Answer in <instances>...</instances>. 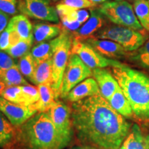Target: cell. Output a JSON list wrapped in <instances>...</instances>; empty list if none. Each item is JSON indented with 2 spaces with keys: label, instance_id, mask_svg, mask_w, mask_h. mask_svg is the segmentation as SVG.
Segmentation results:
<instances>
[{
  "label": "cell",
  "instance_id": "1",
  "mask_svg": "<svg viewBox=\"0 0 149 149\" xmlns=\"http://www.w3.org/2000/svg\"><path fill=\"white\" fill-rule=\"evenodd\" d=\"M71 120L77 138L100 149H120L131 128L101 94L72 103Z\"/></svg>",
  "mask_w": 149,
  "mask_h": 149
},
{
  "label": "cell",
  "instance_id": "2",
  "mask_svg": "<svg viewBox=\"0 0 149 149\" xmlns=\"http://www.w3.org/2000/svg\"><path fill=\"white\" fill-rule=\"evenodd\" d=\"M18 128L16 140L22 149H64L68 146L47 113L34 115Z\"/></svg>",
  "mask_w": 149,
  "mask_h": 149
},
{
  "label": "cell",
  "instance_id": "3",
  "mask_svg": "<svg viewBox=\"0 0 149 149\" xmlns=\"http://www.w3.org/2000/svg\"><path fill=\"white\" fill-rule=\"evenodd\" d=\"M111 72L129 102L133 115L139 120H149L148 76L123 64L112 67Z\"/></svg>",
  "mask_w": 149,
  "mask_h": 149
},
{
  "label": "cell",
  "instance_id": "4",
  "mask_svg": "<svg viewBox=\"0 0 149 149\" xmlns=\"http://www.w3.org/2000/svg\"><path fill=\"white\" fill-rule=\"evenodd\" d=\"M72 42L71 34L62 29V32L57 37L52 57V86L57 99L61 95L63 77L70 55H71Z\"/></svg>",
  "mask_w": 149,
  "mask_h": 149
},
{
  "label": "cell",
  "instance_id": "5",
  "mask_svg": "<svg viewBox=\"0 0 149 149\" xmlns=\"http://www.w3.org/2000/svg\"><path fill=\"white\" fill-rule=\"evenodd\" d=\"M98 12L116 25L139 32L144 30L135 15L133 6L127 1H107L99 7Z\"/></svg>",
  "mask_w": 149,
  "mask_h": 149
},
{
  "label": "cell",
  "instance_id": "6",
  "mask_svg": "<svg viewBox=\"0 0 149 149\" xmlns=\"http://www.w3.org/2000/svg\"><path fill=\"white\" fill-rule=\"evenodd\" d=\"M95 37L113 41L127 52L137 51L146 42V37L141 32L120 26L105 28L97 33Z\"/></svg>",
  "mask_w": 149,
  "mask_h": 149
},
{
  "label": "cell",
  "instance_id": "7",
  "mask_svg": "<svg viewBox=\"0 0 149 149\" xmlns=\"http://www.w3.org/2000/svg\"><path fill=\"white\" fill-rule=\"evenodd\" d=\"M93 75L92 70L75 54H71L68 59L61 88V96L64 98L74 87Z\"/></svg>",
  "mask_w": 149,
  "mask_h": 149
},
{
  "label": "cell",
  "instance_id": "8",
  "mask_svg": "<svg viewBox=\"0 0 149 149\" xmlns=\"http://www.w3.org/2000/svg\"><path fill=\"white\" fill-rule=\"evenodd\" d=\"M71 54H75L91 69L104 68L105 67H116L122 63L114 59H109L99 53L88 43L72 39Z\"/></svg>",
  "mask_w": 149,
  "mask_h": 149
},
{
  "label": "cell",
  "instance_id": "9",
  "mask_svg": "<svg viewBox=\"0 0 149 149\" xmlns=\"http://www.w3.org/2000/svg\"><path fill=\"white\" fill-rule=\"evenodd\" d=\"M18 10L24 15L42 21L58 22L56 8L50 0H19Z\"/></svg>",
  "mask_w": 149,
  "mask_h": 149
},
{
  "label": "cell",
  "instance_id": "10",
  "mask_svg": "<svg viewBox=\"0 0 149 149\" xmlns=\"http://www.w3.org/2000/svg\"><path fill=\"white\" fill-rule=\"evenodd\" d=\"M46 113L51 117L61 137L68 145L69 144L73 136L71 109L63 102L57 100Z\"/></svg>",
  "mask_w": 149,
  "mask_h": 149
},
{
  "label": "cell",
  "instance_id": "11",
  "mask_svg": "<svg viewBox=\"0 0 149 149\" xmlns=\"http://www.w3.org/2000/svg\"><path fill=\"white\" fill-rule=\"evenodd\" d=\"M0 111L15 127L21 126L37 112L30 106L13 103L1 97H0Z\"/></svg>",
  "mask_w": 149,
  "mask_h": 149
},
{
  "label": "cell",
  "instance_id": "12",
  "mask_svg": "<svg viewBox=\"0 0 149 149\" xmlns=\"http://www.w3.org/2000/svg\"><path fill=\"white\" fill-rule=\"evenodd\" d=\"M93 76L97 83L100 94L104 99L109 100L120 86L112 72L104 68L93 69Z\"/></svg>",
  "mask_w": 149,
  "mask_h": 149
},
{
  "label": "cell",
  "instance_id": "13",
  "mask_svg": "<svg viewBox=\"0 0 149 149\" xmlns=\"http://www.w3.org/2000/svg\"><path fill=\"white\" fill-rule=\"evenodd\" d=\"M86 42L99 53L109 58H122L127 54V51L122 46L113 41L91 37L86 40Z\"/></svg>",
  "mask_w": 149,
  "mask_h": 149
},
{
  "label": "cell",
  "instance_id": "14",
  "mask_svg": "<svg viewBox=\"0 0 149 149\" xmlns=\"http://www.w3.org/2000/svg\"><path fill=\"white\" fill-rule=\"evenodd\" d=\"M100 94V91L95 79L89 77L74 87L65 98L74 103L83 99Z\"/></svg>",
  "mask_w": 149,
  "mask_h": 149
},
{
  "label": "cell",
  "instance_id": "15",
  "mask_svg": "<svg viewBox=\"0 0 149 149\" xmlns=\"http://www.w3.org/2000/svg\"><path fill=\"white\" fill-rule=\"evenodd\" d=\"M104 24L102 17L95 11H91V17L77 31L72 33V39L81 42L93 37V35L101 29Z\"/></svg>",
  "mask_w": 149,
  "mask_h": 149
},
{
  "label": "cell",
  "instance_id": "16",
  "mask_svg": "<svg viewBox=\"0 0 149 149\" xmlns=\"http://www.w3.org/2000/svg\"><path fill=\"white\" fill-rule=\"evenodd\" d=\"M120 149H149V134L144 133L137 124H133Z\"/></svg>",
  "mask_w": 149,
  "mask_h": 149
},
{
  "label": "cell",
  "instance_id": "17",
  "mask_svg": "<svg viewBox=\"0 0 149 149\" xmlns=\"http://www.w3.org/2000/svg\"><path fill=\"white\" fill-rule=\"evenodd\" d=\"M37 87L40 94V100L30 107L40 113H46L58 99L56 97L55 93L51 84H42L38 85Z\"/></svg>",
  "mask_w": 149,
  "mask_h": 149
},
{
  "label": "cell",
  "instance_id": "18",
  "mask_svg": "<svg viewBox=\"0 0 149 149\" xmlns=\"http://www.w3.org/2000/svg\"><path fill=\"white\" fill-rule=\"evenodd\" d=\"M62 32L60 24L38 23L33 26V42L35 44L45 42L58 37Z\"/></svg>",
  "mask_w": 149,
  "mask_h": 149
},
{
  "label": "cell",
  "instance_id": "19",
  "mask_svg": "<svg viewBox=\"0 0 149 149\" xmlns=\"http://www.w3.org/2000/svg\"><path fill=\"white\" fill-rule=\"evenodd\" d=\"M8 25L17 33L22 40L33 42V28L27 16L17 15L10 19Z\"/></svg>",
  "mask_w": 149,
  "mask_h": 149
},
{
  "label": "cell",
  "instance_id": "20",
  "mask_svg": "<svg viewBox=\"0 0 149 149\" xmlns=\"http://www.w3.org/2000/svg\"><path fill=\"white\" fill-rule=\"evenodd\" d=\"M15 126L0 111V148L8 149L16 139Z\"/></svg>",
  "mask_w": 149,
  "mask_h": 149
},
{
  "label": "cell",
  "instance_id": "21",
  "mask_svg": "<svg viewBox=\"0 0 149 149\" xmlns=\"http://www.w3.org/2000/svg\"><path fill=\"white\" fill-rule=\"evenodd\" d=\"M111 107L119 114L126 118H130L133 115L129 102L120 87L108 100Z\"/></svg>",
  "mask_w": 149,
  "mask_h": 149
},
{
  "label": "cell",
  "instance_id": "22",
  "mask_svg": "<svg viewBox=\"0 0 149 149\" xmlns=\"http://www.w3.org/2000/svg\"><path fill=\"white\" fill-rule=\"evenodd\" d=\"M52 59L43 61H36L33 83L36 85L42 84H51L52 85Z\"/></svg>",
  "mask_w": 149,
  "mask_h": 149
},
{
  "label": "cell",
  "instance_id": "23",
  "mask_svg": "<svg viewBox=\"0 0 149 149\" xmlns=\"http://www.w3.org/2000/svg\"><path fill=\"white\" fill-rule=\"evenodd\" d=\"M57 37L48 42L40 43L31 49V53L35 61H43L52 59L57 43Z\"/></svg>",
  "mask_w": 149,
  "mask_h": 149
},
{
  "label": "cell",
  "instance_id": "24",
  "mask_svg": "<svg viewBox=\"0 0 149 149\" xmlns=\"http://www.w3.org/2000/svg\"><path fill=\"white\" fill-rule=\"evenodd\" d=\"M0 81H3L7 87L29 84L19 69L17 64L0 72Z\"/></svg>",
  "mask_w": 149,
  "mask_h": 149
},
{
  "label": "cell",
  "instance_id": "25",
  "mask_svg": "<svg viewBox=\"0 0 149 149\" xmlns=\"http://www.w3.org/2000/svg\"><path fill=\"white\" fill-rule=\"evenodd\" d=\"M133 6L135 15L141 26L149 32V1L135 0Z\"/></svg>",
  "mask_w": 149,
  "mask_h": 149
},
{
  "label": "cell",
  "instance_id": "26",
  "mask_svg": "<svg viewBox=\"0 0 149 149\" xmlns=\"http://www.w3.org/2000/svg\"><path fill=\"white\" fill-rule=\"evenodd\" d=\"M17 66L24 77H26L30 81L33 83L36 68V61L33 58L31 52L19 58Z\"/></svg>",
  "mask_w": 149,
  "mask_h": 149
},
{
  "label": "cell",
  "instance_id": "27",
  "mask_svg": "<svg viewBox=\"0 0 149 149\" xmlns=\"http://www.w3.org/2000/svg\"><path fill=\"white\" fill-rule=\"evenodd\" d=\"M1 97L9 102L22 105L30 106V104L22 90L21 86L7 87Z\"/></svg>",
  "mask_w": 149,
  "mask_h": 149
},
{
  "label": "cell",
  "instance_id": "28",
  "mask_svg": "<svg viewBox=\"0 0 149 149\" xmlns=\"http://www.w3.org/2000/svg\"><path fill=\"white\" fill-rule=\"evenodd\" d=\"M32 44V42L26 40H20L16 44L8 48L5 52L13 59L21 58L23 56L29 53Z\"/></svg>",
  "mask_w": 149,
  "mask_h": 149
},
{
  "label": "cell",
  "instance_id": "29",
  "mask_svg": "<svg viewBox=\"0 0 149 149\" xmlns=\"http://www.w3.org/2000/svg\"><path fill=\"white\" fill-rule=\"evenodd\" d=\"M132 59L142 68L149 70V40L137 50Z\"/></svg>",
  "mask_w": 149,
  "mask_h": 149
},
{
  "label": "cell",
  "instance_id": "30",
  "mask_svg": "<svg viewBox=\"0 0 149 149\" xmlns=\"http://www.w3.org/2000/svg\"><path fill=\"white\" fill-rule=\"evenodd\" d=\"M22 90L23 91L24 94L25 95L26 97L29 101L30 106L33 105L39 101L40 97V91H39L38 87L32 85H23L21 86Z\"/></svg>",
  "mask_w": 149,
  "mask_h": 149
},
{
  "label": "cell",
  "instance_id": "31",
  "mask_svg": "<svg viewBox=\"0 0 149 149\" xmlns=\"http://www.w3.org/2000/svg\"><path fill=\"white\" fill-rule=\"evenodd\" d=\"M59 3L77 9L93 8L96 5L90 0H61Z\"/></svg>",
  "mask_w": 149,
  "mask_h": 149
},
{
  "label": "cell",
  "instance_id": "32",
  "mask_svg": "<svg viewBox=\"0 0 149 149\" xmlns=\"http://www.w3.org/2000/svg\"><path fill=\"white\" fill-rule=\"evenodd\" d=\"M18 11L17 2L8 0H0V12L8 15H15L17 13Z\"/></svg>",
  "mask_w": 149,
  "mask_h": 149
},
{
  "label": "cell",
  "instance_id": "33",
  "mask_svg": "<svg viewBox=\"0 0 149 149\" xmlns=\"http://www.w3.org/2000/svg\"><path fill=\"white\" fill-rule=\"evenodd\" d=\"M17 65L15 61L6 52L0 51V72Z\"/></svg>",
  "mask_w": 149,
  "mask_h": 149
},
{
  "label": "cell",
  "instance_id": "34",
  "mask_svg": "<svg viewBox=\"0 0 149 149\" xmlns=\"http://www.w3.org/2000/svg\"><path fill=\"white\" fill-rule=\"evenodd\" d=\"M11 29L7 26L4 31L0 35V51H6L10 47Z\"/></svg>",
  "mask_w": 149,
  "mask_h": 149
},
{
  "label": "cell",
  "instance_id": "35",
  "mask_svg": "<svg viewBox=\"0 0 149 149\" xmlns=\"http://www.w3.org/2000/svg\"><path fill=\"white\" fill-rule=\"evenodd\" d=\"M91 15L88 11L84 9H77L76 11V19L81 24L88 21Z\"/></svg>",
  "mask_w": 149,
  "mask_h": 149
},
{
  "label": "cell",
  "instance_id": "36",
  "mask_svg": "<svg viewBox=\"0 0 149 149\" xmlns=\"http://www.w3.org/2000/svg\"><path fill=\"white\" fill-rule=\"evenodd\" d=\"M9 22V15L0 12V35L6 29Z\"/></svg>",
  "mask_w": 149,
  "mask_h": 149
},
{
  "label": "cell",
  "instance_id": "37",
  "mask_svg": "<svg viewBox=\"0 0 149 149\" xmlns=\"http://www.w3.org/2000/svg\"><path fill=\"white\" fill-rule=\"evenodd\" d=\"M70 149H100L97 148V147L90 146V145H85V146H74Z\"/></svg>",
  "mask_w": 149,
  "mask_h": 149
},
{
  "label": "cell",
  "instance_id": "38",
  "mask_svg": "<svg viewBox=\"0 0 149 149\" xmlns=\"http://www.w3.org/2000/svg\"><path fill=\"white\" fill-rule=\"evenodd\" d=\"M6 88H7L6 85L3 81H0V97L2 96L3 93L4 92Z\"/></svg>",
  "mask_w": 149,
  "mask_h": 149
},
{
  "label": "cell",
  "instance_id": "39",
  "mask_svg": "<svg viewBox=\"0 0 149 149\" xmlns=\"http://www.w3.org/2000/svg\"><path fill=\"white\" fill-rule=\"evenodd\" d=\"M91 2H93L95 4H97V3H103L107 2L108 0H90Z\"/></svg>",
  "mask_w": 149,
  "mask_h": 149
},
{
  "label": "cell",
  "instance_id": "40",
  "mask_svg": "<svg viewBox=\"0 0 149 149\" xmlns=\"http://www.w3.org/2000/svg\"><path fill=\"white\" fill-rule=\"evenodd\" d=\"M115 1H127L129 2V1H134L135 0H115Z\"/></svg>",
  "mask_w": 149,
  "mask_h": 149
},
{
  "label": "cell",
  "instance_id": "41",
  "mask_svg": "<svg viewBox=\"0 0 149 149\" xmlns=\"http://www.w3.org/2000/svg\"><path fill=\"white\" fill-rule=\"evenodd\" d=\"M52 1H53V2H56V1H61V0H51Z\"/></svg>",
  "mask_w": 149,
  "mask_h": 149
},
{
  "label": "cell",
  "instance_id": "42",
  "mask_svg": "<svg viewBox=\"0 0 149 149\" xmlns=\"http://www.w3.org/2000/svg\"><path fill=\"white\" fill-rule=\"evenodd\" d=\"M8 1H14V2H17V0H8Z\"/></svg>",
  "mask_w": 149,
  "mask_h": 149
},
{
  "label": "cell",
  "instance_id": "43",
  "mask_svg": "<svg viewBox=\"0 0 149 149\" xmlns=\"http://www.w3.org/2000/svg\"><path fill=\"white\" fill-rule=\"evenodd\" d=\"M148 1H149V0H148Z\"/></svg>",
  "mask_w": 149,
  "mask_h": 149
}]
</instances>
